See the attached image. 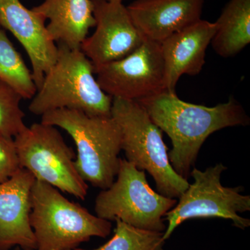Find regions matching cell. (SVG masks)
<instances>
[{
	"label": "cell",
	"instance_id": "1",
	"mask_svg": "<svg viewBox=\"0 0 250 250\" xmlns=\"http://www.w3.org/2000/svg\"><path fill=\"white\" fill-rule=\"evenodd\" d=\"M136 102L170 138L171 166L187 180L210 135L225 128L246 126L250 123L244 108L233 96L227 103L212 107L186 103L176 93L167 90Z\"/></svg>",
	"mask_w": 250,
	"mask_h": 250
},
{
	"label": "cell",
	"instance_id": "2",
	"mask_svg": "<svg viewBox=\"0 0 250 250\" xmlns=\"http://www.w3.org/2000/svg\"><path fill=\"white\" fill-rule=\"evenodd\" d=\"M41 123L65 130L77 147L75 164L85 182L105 190L116 178L121 158L122 134L115 120L93 116L78 110L47 112Z\"/></svg>",
	"mask_w": 250,
	"mask_h": 250
},
{
	"label": "cell",
	"instance_id": "3",
	"mask_svg": "<svg viewBox=\"0 0 250 250\" xmlns=\"http://www.w3.org/2000/svg\"><path fill=\"white\" fill-rule=\"evenodd\" d=\"M57 60L45 74L29 105L36 116L61 108L78 110L93 116H111L112 97L95 77V69L81 49L58 44Z\"/></svg>",
	"mask_w": 250,
	"mask_h": 250
},
{
	"label": "cell",
	"instance_id": "4",
	"mask_svg": "<svg viewBox=\"0 0 250 250\" xmlns=\"http://www.w3.org/2000/svg\"><path fill=\"white\" fill-rule=\"evenodd\" d=\"M29 223L36 250H74L92 237L106 238L112 229L111 222L92 214L58 189L38 180L31 188Z\"/></svg>",
	"mask_w": 250,
	"mask_h": 250
},
{
	"label": "cell",
	"instance_id": "5",
	"mask_svg": "<svg viewBox=\"0 0 250 250\" xmlns=\"http://www.w3.org/2000/svg\"><path fill=\"white\" fill-rule=\"evenodd\" d=\"M111 117L121 129L125 159L152 176L159 194L179 199L188 182L172 168L163 131L145 108L134 100L113 98Z\"/></svg>",
	"mask_w": 250,
	"mask_h": 250
},
{
	"label": "cell",
	"instance_id": "6",
	"mask_svg": "<svg viewBox=\"0 0 250 250\" xmlns=\"http://www.w3.org/2000/svg\"><path fill=\"white\" fill-rule=\"evenodd\" d=\"M177 203V199L153 190L146 171L121 159L114 182L95 199V211L99 218L110 222L119 219L136 228L164 232V217Z\"/></svg>",
	"mask_w": 250,
	"mask_h": 250
},
{
	"label": "cell",
	"instance_id": "7",
	"mask_svg": "<svg viewBox=\"0 0 250 250\" xmlns=\"http://www.w3.org/2000/svg\"><path fill=\"white\" fill-rule=\"evenodd\" d=\"M14 141L21 168L29 171L36 180L84 200L88 184L77 170L75 153L57 127L41 122L34 123Z\"/></svg>",
	"mask_w": 250,
	"mask_h": 250
},
{
	"label": "cell",
	"instance_id": "8",
	"mask_svg": "<svg viewBox=\"0 0 250 250\" xmlns=\"http://www.w3.org/2000/svg\"><path fill=\"white\" fill-rule=\"evenodd\" d=\"M227 170L223 164L207 167L205 171L193 167L190 176L194 179L186 191L179 197L174 208L166 213L167 226L163 239L167 241L175 229L186 220L195 218H223L232 221L240 229L250 226V219L239 213L250 210V196L241 193L243 187H225L221 175Z\"/></svg>",
	"mask_w": 250,
	"mask_h": 250
},
{
	"label": "cell",
	"instance_id": "9",
	"mask_svg": "<svg viewBox=\"0 0 250 250\" xmlns=\"http://www.w3.org/2000/svg\"><path fill=\"white\" fill-rule=\"evenodd\" d=\"M95 74L112 98L139 101L166 90L161 44L147 39L124 58L95 68Z\"/></svg>",
	"mask_w": 250,
	"mask_h": 250
},
{
	"label": "cell",
	"instance_id": "10",
	"mask_svg": "<svg viewBox=\"0 0 250 250\" xmlns=\"http://www.w3.org/2000/svg\"><path fill=\"white\" fill-rule=\"evenodd\" d=\"M95 31L87 37L81 50L94 69L132 53L146 40L134 25L123 2L92 0Z\"/></svg>",
	"mask_w": 250,
	"mask_h": 250
},
{
	"label": "cell",
	"instance_id": "11",
	"mask_svg": "<svg viewBox=\"0 0 250 250\" xmlns=\"http://www.w3.org/2000/svg\"><path fill=\"white\" fill-rule=\"evenodd\" d=\"M45 21L20 0H0V27L11 32L25 49L38 88L58 55V47L47 32Z\"/></svg>",
	"mask_w": 250,
	"mask_h": 250
},
{
	"label": "cell",
	"instance_id": "12",
	"mask_svg": "<svg viewBox=\"0 0 250 250\" xmlns=\"http://www.w3.org/2000/svg\"><path fill=\"white\" fill-rule=\"evenodd\" d=\"M35 178L21 168L9 180L0 184V250L15 246L36 249L29 223L31 190Z\"/></svg>",
	"mask_w": 250,
	"mask_h": 250
},
{
	"label": "cell",
	"instance_id": "13",
	"mask_svg": "<svg viewBox=\"0 0 250 250\" xmlns=\"http://www.w3.org/2000/svg\"><path fill=\"white\" fill-rule=\"evenodd\" d=\"M215 31V22L201 19L161 42L167 92L176 93L182 75L195 76L200 73L205 64L206 51Z\"/></svg>",
	"mask_w": 250,
	"mask_h": 250
},
{
	"label": "cell",
	"instance_id": "14",
	"mask_svg": "<svg viewBox=\"0 0 250 250\" xmlns=\"http://www.w3.org/2000/svg\"><path fill=\"white\" fill-rule=\"evenodd\" d=\"M205 0H135L126 6L145 39L161 43L201 20Z\"/></svg>",
	"mask_w": 250,
	"mask_h": 250
},
{
	"label": "cell",
	"instance_id": "15",
	"mask_svg": "<svg viewBox=\"0 0 250 250\" xmlns=\"http://www.w3.org/2000/svg\"><path fill=\"white\" fill-rule=\"evenodd\" d=\"M31 9L48 20L46 29L52 41L69 48L81 49L95 26L92 0H44Z\"/></svg>",
	"mask_w": 250,
	"mask_h": 250
},
{
	"label": "cell",
	"instance_id": "16",
	"mask_svg": "<svg viewBox=\"0 0 250 250\" xmlns=\"http://www.w3.org/2000/svg\"><path fill=\"white\" fill-rule=\"evenodd\" d=\"M215 22L213 50L223 58L237 55L250 42V0H230Z\"/></svg>",
	"mask_w": 250,
	"mask_h": 250
},
{
	"label": "cell",
	"instance_id": "17",
	"mask_svg": "<svg viewBox=\"0 0 250 250\" xmlns=\"http://www.w3.org/2000/svg\"><path fill=\"white\" fill-rule=\"evenodd\" d=\"M0 81L11 87L24 100H31L37 92L32 71L0 27Z\"/></svg>",
	"mask_w": 250,
	"mask_h": 250
},
{
	"label": "cell",
	"instance_id": "18",
	"mask_svg": "<svg viewBox=\"0 0 250 250\" xmlns=\"http://www.w3.org/2000/svg\"><path fill=\"white\" fill-rule=\"evenodd\" d=\"M114 221V234L103 246L93 250L78 248L74 250H164V232L136 228L119 219Z\"/></svg>",
	"mask_w": 250,
	"mask_h": 250
},
{
	"label": "cell",
	"instance_id": "19",
	"mask_svg": "<svg viewBox=\"0 0 250 250\" xmlns=\"http://www.w3.org/2000/svg\"><path fill=\"white\" fill-rule=\"evenodd\" d=\"M22 97L0 81V136L14 139L25 129L24 114L21 107Z\"/></svg>",
	"mask_w": 250,
	"mask_h": 250
},
{
	"label": "cell",
	"instance_id": "20",
	"mask_svg": "<svg viewBox=\"0 0 250 250\" xmlns=\"http://www.w3.org/2000/svg\"><path fill=\"white\" fill-rule=\"evenodd\" d=\"M14 139L0 136V184L21 170Z\"/></svg>",
	"mask_w": 250,
	"mask_h": 250
},
{
	"label": "cell",
	"instance_id": "21",
	"mask_svg": "<svg viewBox=\"0 0 250 250\" xmlns=\"http://www.w3.org/2000/svg\"><path fill=\"white\" fill-rule=\"evenodd\" d=\"M108 1H111V2H123V0H106Z\"/></svg>",
	"mask_w": 250,
	"mask_h": 250
},
{
	"label": "cell",
	"instance_id": "22",
	"mask_svg": "<svg viewBox=\"0 0 250 250\" xmlns=\"http://www.w3.org/2000/svg\"><path fill=\"white\" fill-rule=\"evenodd\" d=\"M16 250H36L22 249V248H19V247H18V248H17V249H16Z\"/></svg>",
	"mask_w": 250,
	"mask_h": 250
}]
</instances>
